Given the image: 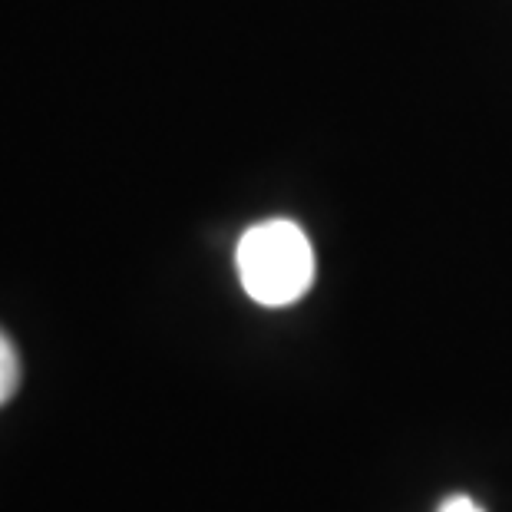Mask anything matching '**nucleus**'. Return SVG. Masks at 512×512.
Masks as SVG:
<instances>
[{"label":"nucleus","instance_id":"nucleus-3","mask_svg":"<svg viewBox=\"0 0 512 512\" xmlns=\"http://www.w3.org/2000/svg\"><path fill=\"white\" fill-rule=\"evenodd\" d=\"M437 512H486V509L470 496H450V499H443V506Z\"/></svg>","mask_w":512,"mask_h":512},{"label":"nucleus","instance_id":"nucleus-1","mask_svg":"<svg viewBox=\"0 0 512 512\" xmlns=\"http://www.w3.org/2000/svg\"><path fill=\"white\" fill-rule=\"evenodd\" d=\"M238 278L248 298L265 308H285L304 298L314 281V252L308 235L288 219L252 225L238 242Z\"/></svg>","mask_w":512,"mask_h":512},{"label":"nucleus","instance_id":"nucleus-2","mask_svg":"<svg viewBox=\"0 0 512 512\" xmlns=\"http://www.w3.org/2000/svg\"><path fill=\"white\" fill-rule=\"evenodd\" d=\"M17 384H20L17 351H14V344L7 341V334L0 331V407L17 394Z\"/></svg>","mask_w":512,"mask_h":512}]
</instances>
